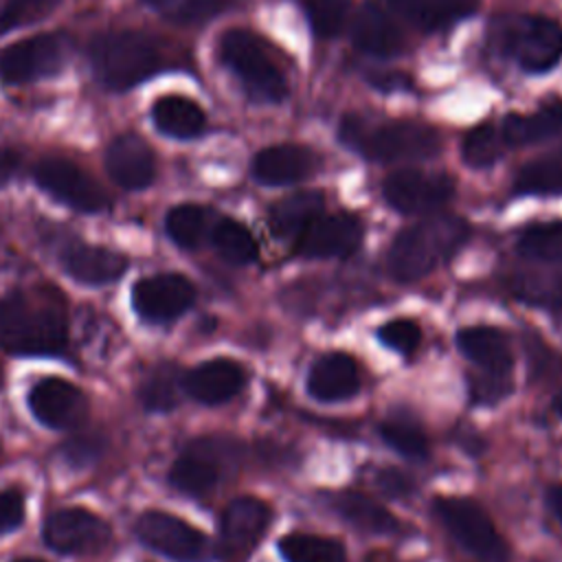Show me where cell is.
Segmentation results:
<instances>
[{
    "label": "cell",
    "mask_w": 562,
    "mask_h": 562,
    "mask_svg": "<svg viewBox=\"0 0 562 562\" xmlns=\"http://www.w3.org/2000/svg\"><path fill=\"white\" fill-rule=\"evenodd\" d=\"M470 239V224L459 215L437 213L395 235L386 252V270L395 281L424 279Z\"/></svg>",
    "instance_id": "1"
},
{
    "label": "cell",
    "mask_w": 562,
    "mask_h": 562,
    "mask_svg": "<svg viewBox=\"0 0 562 562\" xmlns=\"http://www.w3.org/2000/svg\"><path fill=\"white\" fill-rule=\"evenodd\" d=\"M66 345V312L55 296L22 292L0 301V347L11 353L50 356Z\"/></svg>",
    "instance_id": "2"
},
{
    "label": "cell",
    "mask_w": 562,
    "mask_h": 562,
    "mask_svg": "<svg viewBox=\"0 0 562 562\" xmlns=\"http://www.w3.org/2000/svg\"><path fill=\"white\" fill-rule=\"evenodd\" d=\"M340 143L375 162L424 160L441 149L435 127L417 121H386L369 127L360 116H345L338 130Z\"/></svg>",
    "instance_id": "3"
},
{
    "label": "cell",
    "mask_w": 562,
    "mask_h": 562,
    "mask_svg": "<svg viewBox=\"0 0 562 562\" xmlns=\"http://www.w3.org/2000/svg\"><path fill=\"white\" fill-rule=\"evenodd\" d=\"M90 61L99 81L110 90H130L160 68L158 46L143 33H101L90 44Z\"/></svg>",
    "instance_id": "4"
},
{
    "label": "cell",
    "mask_w": 562,
    "mask_h": 562,
    "mask_svg": "<svg viewBox=\"0 0 562 562\" xmlns=\"http://www.w3.org/2000/svg\"><path fill=\"white\" fill-rule=\"evenodd\" d=\"M222 64L241 81L244 90L261 103L285 99L288 83L263 40L246 29H231L220 37Z\"/></svg>",
    "instance_id": "5"
},
{
    "label": "cell",
    "mask_w": 562,
    "mask_h": 562,
    "mask_svg": "<svg viewBox=\"0 0 562 562\" xmlns=\"http://www.w3.org/2000/svg\"><path fill=\"white\" fill-rule=\"evenodd\" d=\"M435 516L443 529L479 562H509V547L487 512L465 496H441L435 501Z\"/></svg>",
    "instance_id": "6"
},
{
    "label": "cell",
    "mask_w": 562,
    "mask_h": 562,
    "mask_svg": "<svg viewBox=\"0 0 562 562\" xmlns=\"http://www.w3.org/2000/svg\"><path fill=\"white\" fill-rule=\"evenodd\" d=\"M136 536L149 549L173 562H209L213 558L209 538L180 516L167 512L140 514L136 520Z\"/></svg>",
    "instance_id": "7"
},
{
    "label": "cell",
    "mask_w": 562,
    "mask_h": 562,
    "mask_svg": "<svg viewBox=\"0 0 562 562\" xmlns=\"http://www.w3.org/2000/svg\"><path fill=\"white\" fill-rule=\"evenodd\" d=\"M454 193V180L448 173H426L417 169H397L382 182V195L391 209L404 215L432 213Z\"/></svg>",
    "instance_id": "8"
},
{
    "label": "cell",
    "mask_w": 562,
    "mask_h": 562,
    "mask_svg": "<svg viewBox=\"0 0 562 562\" xmlns=\"http://www.w3.org/2000/svg\"><path fill=\"white\" fill-rule=\"evenodd\" d=\"M33 178L46 193L81 213H99L108 206L101 184L66 158H42L33 169Z\"/></svg>",
    "instance_id": "9"
},
{
    "label": "cell",
    "mask_w": 562,
    "mask_h": 562,
    "mask_svg": "<svg viewBox=\"0 0 562 562\" xmlns=\"http://www.w3.org/2000/svg\"><path fill=\"white\" fill-rule=\"evenodd\" d=\"M272 509L255 496L233 498L220 522V555L224 562H244L270 527Z\"/></svg>",
    "instance_id": "10"
},
{
    "label": "cell",
    "mask_w": 562,
    "mask_h": 562,
    "mask_svg": "<svg viewBox=\"0 0 562 562\" xmlns=\"http://www.w3.org/2000/svg\"><path fill=\"white\" fill-rule=\"evenodd\" d=\"M507 50L525 72H549L562 59V26L542 15L520 18L507 31Z\"/></svg>",
    "instance_id": "11"
},
{
    "label": "cell",
    "mask_w": 562,
    "mask_h": 562,
    "mask_svg": "<svg viewBox=\"0 0 562 562\" xmlns=\"http://www.w3.org/2000/svg\"><path fill=\"white\" fill-rule=\"evenodd\" d=\"M66 44L59 35L42 33L20 40L0 53V77L9 83H26L53 77L61 70Z\"/></svg>",
    "instance_id": "12"
},
{
    "label": "cell",
    "mask_w": 562,
    "mask_h": 562,
    "mask_svg": "<svg viewBox=\"0 0 562 562\" xmlns=\"http://www.w3.org/2000/svg\"><path fill=\"white\" fill-rule=\"evenodd\" d=\"M110 525L83 507H64L44 522V540L64 555L97 553L110 542Z\"/></svg>",
    "instance_id": "13"
},
{
    "label": "cell",
    "mask_w": 562,
    "mask_h": 562,
    "mask_svg": "<svg viewBox=\"0 0 562 562\" xmlns=\"http://www.w3.org/2000/svg\"><path fill=\"white\" fill-rule=\"evenodd\" d=\"M195 301L193 283L178 272L145 277L134 283L132 305L149 323H169L182 316Z\"/></svg>",
    "instance_id": "14"
},
{
    "label": "cell",
    "mask_w": 562,
    "mask_h": 562,
    "mask_svg": "<svg viewBox=\"0 0 562 562\" xmlns=\"http://www.w3.org/2000/svg\"><path fill=\"white\" fill-rule=\"evenodd\" d=\"M362 241V224L356 215L331 213L312 220L294 239V252L307 259L349 257Z\"/></svg>",
    "instance_id": "15"
},
{
    "label": "cell",
    "mask_w": 562,
    "mask_h": 562,
    "mask_svg": "<svg viewBox=\"0 0 562 562\" xmlns=\"http://www.w3.org/2000/svg\"><path fill=\"white\" fill-rule=\"evenodd\" d=\"M29 408L48 428H72L86 419L88 400L61 378H44L29 391Z\"/></svg>",
    "instance_id": "16"
},
{
    "label": "cell",
    "mask_w": 562,
    "mask_h": 562,
    "mask_svg": "<svg viewBox=\"0 0 562 562\" xmlns=\"http://www.w3.org/2000/svg\"><path fill=\"white\" fill-rule=\"evenodd\" d=\"M215 439H198L173 461L169 481L189 496H206L222 476V450Z\"/></svg>",
    "instance_id": "17"
},
{
    "label": "cell",
    "mask_w": 562,
    "mask_h": 562,
    "mask_svg": "<svg viewBox=\"0 0 562 562\" xmlns=\"http://www.w3.org/2000/svg\"><path fill=\"white\" fill-rule=\"evenodd\" d=\"M105 169L119 187L136 191L154 182L156 158L149 145L140 136L121 134L108 145Z\"/></svg>",
    "instance_id": "18"
},
{
    "label": "cell",
    "mask_w": 562,
    "mask_h": 562,
    "mask_svg": "<svg viewBox=\"0 0 562 562\" xmlns=\"http://www.w3.org/2000/svg\"><path fill=\"white\" fill-rule=\"evenodd\" d=\"M184 391L200 404H224L233 400L246 384V371L231 358H211L191 369L184 380Z\"/></svg>",
    "instance_id": "19"
},
{
    "label": "cell",
    "mask_w": 562,
    "mask_h": 562,
    "mask_svg": "<svg viewBox=\"0 0 562 562\" xmlns=\"http://www.w3.org/2000/svg\"><path fill=\"white\" fill-rule=\"evenodd\" d=\"M314 169V151L294 143L266 147L252 158V178L266 187H285L301 182L310 178Z\"/></svg>",
    "instance_id": "20"
},
{
    "label": "cell",
    "mask_w": 562,
    "mask_h": 562,
    "mask_svg": "<svg viewBox=\"0 0 562 562\" xmlns=\"http://www.w3.org/2000/svg\"><path fill=\"white\" fill-rule=\"evenodd\" d=\"M307 395L318 402H342L358 393L360 371L356 360L342 351H329L314 360L305 382Z\"/></svg>",
    "instance_id": "21"
},
{
    "label": "cell",
    "mask_w": 562,
    "mask_h": 562,
    "mask_svg": "<svg viewBox=\"0 0 562 562\" xmlns=\"http://www.w3.org/2000/svg\"><path fill=\"white\" fill-rule=\"evenodd\" d=\"M459 351L485 373L509 375L514 367V353L507 336L492 325H470L457 331Z\"/></svg>",
    "instance_id": "22"
},
{
    "label": "cell",
    "mask_w": 562,
    "mask_h": 562,
    "mask_svg": "<svg viewBox=\"0 0 562 562\" xmlns=\"http://www.w3.org/2000/svg\"><path fill=\"white\" fill-rule=\"evenodd\" d=\"M61 266L66 274L79 283L103 285L125 272L127 259L116 250L75 241L61 250Z\"/></svg>",
    "instance_id": "23"
},
{
    "label": "cell",
    "mask_w": 562,
    "mask_h": 562,
    "mask_svg": "<svg viewBox=\"0 0 562 562\" xmlns=\"http://www.w3.org/2000/svg\"><path fill=\"white\" fill-rule=\"evenodd\" d=\"M351 42L367 55L395 57L404 48V35L393 18L375 2L358 9L351 22Z\"/></svg>",
    "instance_id": "24"
},
{
    "label": "cell",
    "mask_w": 562,
    "mask_h": 562,
    "mask_svg": "<svg viewBox=\"0 0 562 562\" xmlns=\"http://www.w3.org/2000/svg\"><path fill=\"white\" fill-rule=\"evenodd\" d=\"M331 507L345 522L364 533L389 536L400 529L397 516L362 492H338L331 496Z\"/></svg>",
    "instance_id": "25"
},
{
    "label": "cell",
    "mask_w": 562,
    "mask_h": 562,
    "mask_svg": "<svg viewBox=\"0 0 562 562\" xmlns=\"http://www.w3.org/2000/svg\"><path fill=\"white\" fill-rule=\"evenodd\" d=\"M151 121L158 132L178 140H191L206 127L204 110L182 94L158 97L151 105Z\"/></svg>",
    "instance_id": "26"
},
{
    "label": "cell",
    "mask_w": 562,
    "mask_h": 562,
    "mask_svg": "<svg viewBox=\"0 0 562 562\" xmlns=\"http://www.w3.org/2000/svg\"><path fill=\"white\" fill-rule=\"evenodd\" d=\"M391 7L422 31L446 29L479 9V0H389Z\"/></svg>",
    "instance_id": "27"
},
{
    "label": "cell",
    "mask_w": 562,
    "mask_h": 562,
    "mask_svg": "<svg viewBox=\"0 0 562 562\" xmlns=\"http://www.w3.org/2000/svg\"><path fill=\"white\" fill-rule=\"evenodd\" d=\"M325 200L318 191H301L270 206L268 224L277 237H299L303 228L323 213Z\"/></svg>",
    "instance_id": "28"
},
{
    "label": "cell",
    "mask_w": 562,
    "mask_h": 562,
    "mask_svg": "<svg viewBox=\"0 0 562 562\" xmlns=\"http://www.w3.org/2000/svg\"><path fill=\"white\" fill-rule=\"evenodd\" d=\"M562 132V105H547L531 114H509L501 123L507 147L531 145Z\"/></svg>",
    "instance_id": "29"
},
{
    "label": "cell",
    "mask_w": 562,
    "mask_h": 562,
    "mask_svg": "<svg viewBox=\"0 0 562 562\" xmlns=\"http://www.w3.org/2000/svg\"><path fill=\"white\" fill-rule=\"evenodd\" d=\"M277 547L285 562H347L342 542L318 533L292 531L285 533Z\"/></svg>",
    "instance_id": "30"
},
{
    "label": "cell",
    "mask_w": 562,
    "mask_h": 562,
    "mask_svg": "<svg viewBox=\"0 0 562 562\" xmlns=\"http://www.w3.org/2000/svg\"><path fill=\"white\" fill-rule=\"evenodd\" d=\"M516 193L562 195V151L538 156L522 165L514 180Z\"/></svg>",
    "instance_id": "31"
},
{
    "label": "cell",
    "mask_w": 562,
    "mask_h": 562,
    "mask_svg": "<svg viewBox=\"0 0 562 562\" xmlns=\"http://www.w3.org/2000/svg\"><path fill=\"white\" fill-rule=\"evenodd\" d=\"M512 294L529 305H562V270H525L509 281Z\"/></svg>",
    "instance_id": "32"
},
{
    "label": "cell",
    "mask_w": 562,
    "mask_h": 562,
    "mask_svg": "<svg viewBox=\"0 0 562 562\" xmlns=\"http://www.w3.org/2000/svg\"><path fill=\"white\" fill-rule=\"evenodd\" d=\"M520 257L538 263H562V220L529 224L518 241Z\"/></svg>",
    "instance_id": "33"
},
{
    "label": "cell",
    "mask_w": 562,
    "mask_h": 562,
    "mask_svg": "<svg viewBox=\"0 0 562 562\" xmlns=\"http://www.w3.org/2000/svg\"><path fill=\"white\" fill-rule=\"evenodd\" d=\"M184 375H180V369L171 362L158 364L140 384L138 389V400L143 402V406L147 411H156V413H167L173 406H178L180 400V386Z\"/></svg>",
    "instance_id": "34"
},
{
    "label": "cell",
    "mask_w": 562,
    "mask_h": 562,
    "mask_svg": "<svg viewBox=\"0 0 562 562\" xmlns=\"http://www.w3.org/2000/svg\"><path fill=\"white\" fill-rule=\"evenodd\" d=\"M211 241L222 259L235 266H244L257 259V241L252 233L237 220L224 217L213 226Z\"/></svg>",
    "instance_id": "35"
},
{
    "label": "cell",
    "mask_w": 562,
    "mask_h": 562,
    "mask_svg": "<svg viewBox=\"0 0 562 562\" xmlns=\"http://www.w3.org/2000/svg\"><path fill=\"white\" fill-rule=\"evenodd\" d=\"M507 149V143L501 134V127L492 123H481L468 130L461 140V158L468 167L483 169L494 165Z\"/></svg>",
    "instance_id": "36"
},
{
    "label": "cell",
    "mask_w": 562,
    "mask_h": 562,
    "mask_svg": "<svg viewBox=\"0 0 562 562\" xmlns=\"http://www.w3.org/2000/svg\"><path fill=\"white\" fill-rule=\"evenodd\" d=\"M378 432L386 446H391L406 459H426L430 452L426 432L413 419L389 417L378 426Z\"/></svg>",
    "instance_id": "37"
},
{
    "label": "cell",
    "mask_w": 562,
    "mask_h": 562,
    "mask_svg": "<svg viewBox=\"0 0 562 562\" xmlns=\"http://www.w3.org/2000/svg\"><path fill=\"white\" fill-rule=\"evenodd\" d=\"M162 18L178 24H200L226 11L233 0H143Z\"/></svg>",
    "instance_id": "38"
},
{
    "label": "cell",
    "mask_w": 562,
    "mask_h": 562,
    "mask_svg": "<svg viewBox=\"0 0 562 562\" xmlns=\"http://www.w3.org/2000/svg\"><path fill=\"white\" fill-rule=\"evenodd\" d=\"M165 228L180 248H195L206 228V211L198 204H178L167 213Z\"/></svg>",
    "instance_id": "39"
},
{
    "label": "cell",
    "mask_w": 562,
    "mask_h": 562,
    "mask_svg": "<svg viewBox=\"0 0 562 562\" xmlns=\"http://www.w3.org/2000/svg\"><path fill=\"white\" fill-rule=\"evenodd\" d=\"M318 37H336L345 26L349 0H296Z\"/></svg>",
    "instance_id": "40"
},
{
    "label": "cell",
    "mask_w": 562,
    "mask_h": 562,
    "mask_svg": "<svg viewBox=\"0 0 562 562\" xmlns=\"http://www.w3.org/2000/svg\"><path fill=\"white\" fill-rule=\"evenodd\" d=\"M378 340L384 347L408 358L417 351L422 342V327L415 318H391L378 327Z\"/></svg>",
    "instance_id": "41"
},
{
    "label": "cell",
    "mask_w": 562,
    "mask_h": 562,
    "mask_svg": "<svg viewBox=\"0 0 562 562\" xmlns=\"http://www.w3.org/2000/svg\"><path fill=\"white\" fill-rule=\"evenodd\" d=\"M512 393V378L476 371L468 378V395L472 404L492 406Z\"/></svg>",
    "instance_id": "42"
},
{
    "label": "cell",
    "mask_w": 562,
    "mask_h": 562,
    "mask_svg": "<svg viewBox=\"0 0 562 562\" xmlns=\"http://www.w3.org/2000/svg\"><path fill=\"white\" fill-rule=\"evenodd\" d=\"M24 520V496L18 490L0 492V536L18 529Z\"/></svg>",
    "instance_id": "43"
},
{
    "label": "cell",
    "mask_w": 562,
    "mask_h": 562,
    "mask_svg": "<svg viewBox=\"0 0 562 562\" xmlns=\"http://www.w3.org/2000/svg\"><path fill=\"white\" fill-rule=\"evenodd\" d=\"M375 483L384 494H389L393 498H404L415 490V481L408 474H404L402 470H395V468L378 470L375 472Z\"/></svg>",
    "instance_id": "44"
},
{
    "label": "cell",
    "mask_w": 562,
    "mask_h": 562,
    "mask_svg": "<svg viewBox=\"0 0 562 562\" xmlns=\"http://www.w3.org/2000/svg\"><path fill=\"white\" fill-rule=\"evenodd\" d=\"M527 349H529V369H531V375L540 378L544 371H551L555 360L551 362V351L542 345V340L533 338L527 342Z\"/></svg>",
    "instance_id": "45"
},
{
    "label": "cell",
    "mask_w": 562,
    "mask_h": 562,
    "mask_svg": "<svg viewBox=\"0 0 562 562\" xmlns=\"http://www.w3.org/2000/svg\"><path fill=\"white\" fill-rule=\"evenodd\" d=\"M99 450H101V448H99V441H94L92 437H81V439H75V441H70V443L64 446L66 459H68V461L72 459V461H77V463L90 461Z\"/></svg>",
    "instance_id": "46"
},
{
    "label": "cell",
    "mask_w": 562,
    "mask_h": 562,
    "mask_svg": "<svg viewBox=\"0 0 562 562\" xmlns=\"http://www.w3.org/2000/svg\"><path fill=\"white\" fill-rule=\"evenodd\" d=\"M18 162H20V158L15 151L0 147V187L11 180V176L18 169Z\"/></svg>",
    "instance_id": "47"
},
{
    "label": "cell",
    "mask_w": 562,
    "mask_h": 562,
    "mask_svg": "<svg viewBox=\"0 0 562 562\" xmlns=\"http://www.w3.org/2000/svg\"><path fill=\"white\" fill-rule=\"evenodd\" d=\"M547 505L555 514V518L562 522V485H551L547 490Z\"/></svg>",
    "instance_id": "48"
},
{
    "label": "cell",
    "mask_w": 562,
    "mask_h": 562,
    "mask_svg": "<svg viewBox=\"0 0 562 562\" xmlns=\"http://www.w3.org/2000/svg\"><path fill=\"white\" fill-rule=\"evenodd\" d=\"M22 0H0V31H9L11 18Z\"/></svg>",
    "instance_id": "49"
},
{
    "label": "cell",
    "mask_w": 562,
    "mask_h": 562,
    "mask_svg": "<svg viewBox=\"0 0 562 562\" xmlns=\"http://www.w3.org/2000/svg\"><path fill=\"white\" fill-rule=\"evenodd\" d=\"M551 406H553V413H555L558 417H562V391H560V393L553 397Z\"/></svg>",
    "instance_id": "50"
},
{
    "label": "cell",
    "mask_w": 562,
    "mask_h": 562,
    "mask_svg": "<svg viewBox=\"0 0 562 562\" xmlns=\"http://www.w3.org/2000/svg\"><path fill=\"white\" fill-rule=\"evenodd\" d=\"M15 562H42V560H35V558H22V560H15Z\"/></svg>",
    "instance_id": "51"
}]
</instances>
